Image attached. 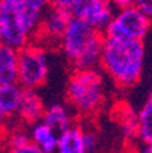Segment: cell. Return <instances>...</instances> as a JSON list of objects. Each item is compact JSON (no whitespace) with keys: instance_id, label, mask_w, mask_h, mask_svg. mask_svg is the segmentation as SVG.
<instances>
[{"instance_id":"e0dca14e","label":"cell","mask_w":152,"mask_h":153,"mask_svg":"<svg viewBox=\"0 0 152 153\" xmlns=\"http://www.w3.org/2000/svg\"><path fill=\"white\" fill-rule=\"evenodd\" d=\"M139 140L152 144V102H146L139 111Z\"/></svg>"},{"instance_id":"30bf717a","label":"cell","mask_w":152,"mask_h":153,"mask_svg":"<svg viewBox=\"0 0 152 153\" xmlns=\"http://www.w3.org/2000/svg\"><path fill=\"white\" fill-rule=\"evenodd\" d=\"M44 112H46V106L43 103L41 97L35 93V90L25 88L17 117L21 121H25L26 124H34V123L43 120Z\"/></svg>"},{"instance_id":"603a6c76","label":"cell","mask_w":152,"mask_h":153,"mask_svg":"<svg viewBox=\"0 0 152 153\" xmlns=\"http://www.w3.org/2000/svg\"><path fill=\"white\" fill-rule=\"evenodd\" d=\"M110 3L116 9H123V8H128V6H133L134 0H110Z\"/></svg>"},{"instance_id":"5bb4252c","label":"cell","mask_w":152,"mask_h":153,"mask_svg":"<svg viewBox=\"0 0 152 153\" xmlns=\"http://www.w3.org/2000/svg\"><path fill=\"white\" fill-rule=\"evenodd\" d=\"M56 153H88L84 144V129L73 124L61 132Z\"/></svg>"},{"instance_id":"2e32d148","label":"cell","mask_w":152,"mask_h":153,"mask_svg":"<svg viewBox=\"0 0 152 153\" xmlns=\"http://www.w3.org/2000/svg\"><path fill=\"white\" fill-rule=\"evenodd\" d=\"M117 121L128 140L139 138V112H136L129 105L122 103L117 106Z\"/></svg>"},{"instance_id":"8fae6325","label":"cell","mask_w":152,"mask_h":153,"mask_svg":"<svg viewBox=\"0 0 152 153\" xmlns=\"http://www.w3.org/2000/svg\"><path fill=\"white\" fill-rule=\"evenodd\" d=\"M18 82V49L2 42L0 46V83Z\"/></svg>"},{"instance_id":"5b68a950","label":"cell","mask_w":152,"mask_h":153,"mask_svg":"<svg viewBox=\"0 0 152 153\" xmlns=\"http://www.w3.org/2000/svg\"><path fill=\"white\" fill-rule=\"evenodd\" d=\"M151 18L136 5L117 9L103 33L114 39H143L151 29Z\"/></svg>"},{"instance_id":"ba28073f","label":"cell","mask_w":152,"mask_h":153,"mask_svg":"<svg viewBox=\"0 0 152 153\" xmlns=\"http://www.w3.org/2000/svg\"><path fill=\"white\" fill-rule=\"evenodd\" d=\"M72 12L64 8H55L50 6L49 11L46 12L43 23L40 26L38 35L43 38H47L52 41H58L62 38L66 29L69 27V23L72 20Z\"/></svg>"},{"instance_id":"3957f363","label":"cell","mask_w":152,"mask_h":153,"mask_svg":"<svg viewBox=\"0 0 152 153\" xmlns=\"http://www.w3.org/2000/svg\"><path fill=\"white\" fill-rule=\"evenodd\" d=\"M67 102L81 115H91L99 111L105 100L103 76L96 68H76L66 90Z\"/></svg>"},{"instance_id":"7a4b0ae2","label":"cell","mask_w":152,"mask_h":153,"mask_svg":"<svg viewBox=\"0 0 152 153\" xmlns=\"http://www.w3.org/2000/svg\"><path fill=\"white\" fill-rule=\"evenodd\" d=\"M143 64V39H114L105 36L100 67L117 86H134L142 77Z\"/></svg>"},{"instance_id":"44dd1931","label":"cell","mask_w":152,"mask_h":153,"mask_svg":"<svg viewBox=\"0 0 152 153\" xmlns=\"http://www.w3.org/2000/svg\"><path fill=\"white\" fill-rule=\"evenodd\" d=\"M134 5L152 17V0H134Z\"/></svg>"},{"instance_id":"7c38bea8","label":"cell","mask_w":152,"mask_h":153,"mask_svg":"<svg viewBox=\"0 0 152 153\" xmlns=\"http://www.w3.org/2000/svg\"><path fill=\"white\" fill-rule=\"evenodd\" d=\"M29 134H31V140L37 146H40L46 153H56L59 134L46 121L40 120L34 124H29Z\"/></svg>"},{"instance_id":"d6986e66","label":"cell","mask_w":152,"mask_h":153,"mask_svg":"<svg viewBox=\"0 0 152 153\" xmlns=\"http://www.w3.org/2000/svg\"><path fill=\"white\" fill-rule=\"evenodd\" d=\"M84 144H85V149L88 153H94L96 149H97V144H99V138L97 135L93 132V130H85L84 129Z\"/></svg>"},{"instance_id":"4fadbf2b","label":"cell","mask_w":152,"mask_h":153,"mask_svg":"<svg viewBox=\"0 0 152 153\" xmlns=\"http://www.w3.org/2000/svg\"><path fill=\"white\" fill-rule=\"evenodd\" d=\"M103 44H105V33L102 30H97V33L90 41V44L85 47V50L73 65L76 68H96L97 65H100Z\"/></svg>"},{"instance_id":"6da1fadb","label":"cell","mask_w":152,"mask_h":153,"mask_svg":"<svg viewBox=\"0 0 152 153\" xmlns=\"http://www.w3.org/2000/svg\"><path fill=\"white\" fill-rule=\"evenodd\" d=\"M50 0H0V39L21 49L38 35Z\"/></svg>"},{"instance_id":"277c9868","label":"cell","mask_w":152,"mask_h":153,"mask_svg":"<svg viewBox=\"0 0 152 153\" xmlns=\"http://www.w3.org/2000/svg\"><path fill=\"white\" fill-rule=\"evenodd\" d=\"M50 62L44 47L29 44L18 50V83L23 88L37 90L49 76Z\"/></svg>"},{"instance_id":"9c48e42d","label":"cell","mask_w":152,"mask_h":153,"mask_svg":"<svg viewBox=\"0 0 152 153\" xmlns=\"http://www.w3.org/2000/svg\"><path fill=\"white\" fill-rule=\"evenodd\" d=\"M23 86L18 82L14 83H0V115L2 120H11L17 117L21 97H23Z\"/></svg>"},{"instance_id":"52a82bcc","label":"cell","mask_w":152,"mask_h":153,"mask_svg":"<svg viewBox=\"0 0 152 153\" xmlns=\"http://www.w3.org/2000/svg\"><path fill=\"white\" fill-rule=\"evenodd\" d=\"M113 9L110 0H75L70 12L73 17L88 21L93 27L103 32L114 17Z\"/></svg>"},{"instance_id":"7402d4cb","label":"cell","mask_w":152,"mask_h":153,"mask_svg":"<svg viewBox=\"0 0 152 153\" xmlns=\"http://www.w3.org/2000/svg\"><path fill=\"white\" fill-rule=\"evenodd\" d=\"M52 6L55 8H64V9H69L72 8V5L75 3V0H50Z\"/></svg>"},{"instance_id":"d4e9b609","label":"cell","mask_w":152,"mask_h":153,"mask_svg":"<svg viewBox=\"0 0 152 153\" xmlns=\"http://www.w3.org/2000/svg\"><path fill=\"white\" fill-rule=\"evenodd\" d=\"M149 102H152V85H151V88H149Z\"/></svg>"},{"instance_id":"cb8c5ba5","label":"cell","mask_w":152,"mask_h":153,"mask_svg":"<svg viewBox=\"0 0 152 153\" xmlns=\"http://www.w3.org/2000/svg\"><path fill=\"white\" fill-rule=\"evenodd\" d=\"M139 153H152V144H143Z\"/></svg>"},{"instance_id":"8992f818","label":"cell","mask_w":152,"mask_h":153,"mask_svg":"<svg viewBox=\"0 0 152 153\" xmlns=\"http://www.w3.org/2000/svg\"><path fill=\"white\" fill-rule=\"evenodd\" d=\"M96 33L97 29L93 27L88 21L78 17H72L69 27L66 29L62 38L59 39V47L62 55L72 64H75Z\"/></svg>"},{"instance_id":"ffe728a7","label":"cell","mask_w":152,"mask_h":153,"mask_svg":"<svg viewBox=\"0 0 152 153\" xmlns=\"http://www.w3.org/2000/svg\"><path fill=\"white\" fill-rule=\"evenodd\" d=\"M6 153H46L40 146H37L34 141L25 144V146H20V147H11L6 150Z\"/></svg>"},{"instance_id":"ac0fdd59","label":"cell","mask_w":152,"mask_h":153,"mask_svg":"<svg viewBox=\"0 0 152 153\" xmlns=\"http://www.w3.org/2000/svg\"><path fill=\"white\" fill-rule=\"evenodd\" d=\"M32 140H31L29 130H26L23 127H14V129L9 130L8 135H6V146H8V149L25 146V144H28Z\"/></svg>"},{"instance_id":"9a60e30c","label":"cell","mask_w":152,"mask_h":153,"mask_svg":"<svg viewBox=\"0 0 152 153\" xmlns=\"http://www.w3.org/2000/svg\"><path fill=\"white\" fill-rule=\"evenodd\" d=\"M43 121H46L58 134H61L66 129H69L70 126H73V115L64 105L53 103V105L46 108Z\"/></svg>"}]
</instances>
